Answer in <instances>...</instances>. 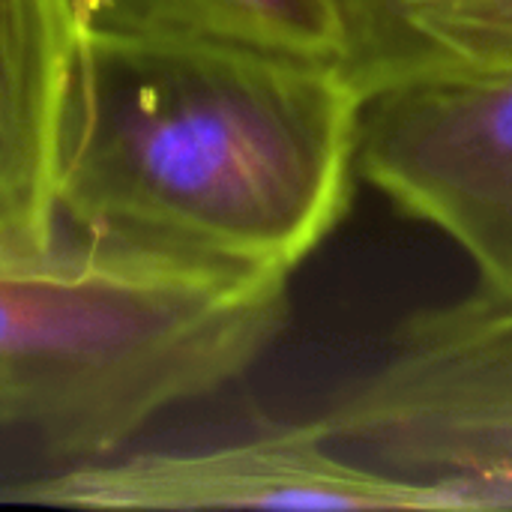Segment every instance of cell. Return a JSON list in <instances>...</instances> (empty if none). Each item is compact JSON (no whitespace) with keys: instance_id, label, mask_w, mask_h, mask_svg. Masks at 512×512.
Segmentation results:
<instances>
[{"instance_id":"cell-3","label":"cell","mask_w":512,"mask_h":512,"mask_svg":"<svg viewBox=\"0 0 512 512\" xmlns=\"http://www.w3.org/2000/svg\"><path fill=\"white\" fill-rule=\"evenodd\" d=\"M3 498L72 510L512 512V459L402 474L339 450L306 420L201 450L72 462L15 483Z\"/></svg>"},{"instance_id":"cell-4","label":"cell","mask_w":512,"mask_h":512,"mask_svg":"<svg viewBox=\"0 0 512 512\" xmlns=\"http://www.w3.org/2000/svg\"><path fill=\"white\" fill-rule=\"evenodd\" d=\"M309 423L339 450L402 474L512 459V300L474 291L414 312L387 354Z\"/></svg>"},{"instance_id":"cell-9","label":"cell","mask_w":512,"mask_h":512,"mask_svg":"<svg viewBox=\"0 0 512 512\" xmlns=\"http://www.w3.org/2000/svg\"><path fill=\"white\" fill-rule=\"evenodd\" d=\"M96 3H99V0H72V6H75V18H78V27H81V33H87V30H90V24H93V15H96Z\"/></svg>"},{"instance_id":"cell-5","label":"cell","mask_w":512,"mask_h":512,"mask_svg":"<svg viewBox=\"0 0 512 512\" xmlns=\"http://www.w3.org/2000/svg\"><path fill=\"white\" fill-rule=\"evenodd\" d=\"M357 171L399 213L441 231L512 300V75L378 87L363 111Z\"/></svg>"},{"instance_id":"cell-8","label":"cell","mask_w":512,"mask_h":512,"mask_svg":"<svg viewBox=\"0 0 512 512\" xmlns=\"http://www.w3.org/2000/svg\"><path fill=\"white\" fill-rule=\"evenodd\" d=\"M93 24L192 36L360 75L357 0H99Z\"/></svg>"},{"instance_id":"cell-2","label":"cell","mask_w":512,"mask_h":512,"mask_svg":"<svg viewBox=\"0 0 512 512\" xmlns=\"http://www.w3.org/2000/svg\"><path fill=\"white\" fill-rule=\"evenodd\" d=\"M291 279L69 231L45 249L0 246V432L66 465L120 453L276 345Z\"/></svg>"},{"instance_id":"cell-7","label":"cell","mask_w":512,"mask_h":512,"mask_svg":"<svg viewBox=\"0 0 512 512\" xmlns=\"http://www.w3.org/2000/svg\"><path fill=\"white\" fill-rule=\"evenodd\" d=\"M369 93L420 78L512 75V0H357Z\"/></svg>"},{"instance_id":"cell-6","label":"cell","mask_w":512,"mask_h":512,"mask_svg":"<svg viewBox=\"0 0 512 512\" xmlns=\"http://www.w3.org/2000/svg\"><path fill=\"white\" fill-rule=\"evenodd\" d=\"M84 33L72 0H0V246L45 249L60 228Z\"/></svg>"},{"instance_id":"cell-1","label":"cell","mask_w":512,"mask_h":512,"mask_svg":"<svg viewBox=\"0 0 512 512\" xmlns=\"http://www.w3.org/2000/svg\"><path fill=\"white\" fill-rule=\"evenodd\" d=\"M369 96L351 69L93 24L78 54L60 228L294 276L351 210Z\"/></svg>"}]
</instances>
